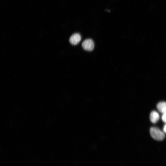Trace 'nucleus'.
<instances>
[{"mask_svg": "<svg viewBox=\"0 0 166 166\" xmlns=\"http://www.w3.org/2000/svg\"><path fill=\"white\" fill-rule=\"evenodd\" d=\"M81 40V36L80 34L78 33L73 34L70 37L69 41L72 45H76L80 42Z\"/></svg>", "mask_w": 166, "mask_h": 166, "instance_id": "3", "label": "nucleus"}, {"mask_svg": "<svg viewBox=\"0 0 166 166\" xmlns=\"http://www.w3.org/2000/svg\"><path fill=\"white\" fill-rule=\"evenodd\" d=\"M163 131L164 133L166 134V124L164 126L163 128Z\"/></svg>", "mask_w": 166, "mask_h": 166, "instance_id": "7", "label": "nucleus"}, {"mask_svg": "<svg viewBox=\"0 0 166 166\" xmlns=\"http://www.w3.org/2000/svg\"><path fill=\"white\" fill-rule=\"evenodd\" d=\"M150 132L152 138L156 140L162 141L165 138V136L164 133L157 128H151L150 130Z\"/></svg>", "mask_w": 166, "mask_h": 166, "instance_id": "1", "label": "nucleus"}, {"mask_svg": "<svg viewBox=\"0 0 166 166\" xmlns=\"http://www.w3.org/2000/svg\"><path fill=\"white\" fill-rule=\"evenodd\" d=\"M157 108L160 112L164 114L166 112V102H161L157 105Z\"/></svg>", "mask_w": 166, "mask_h": 166, "instance_id": "5", "label": "nucleus"}, {"mask_svg": "<svg viewBox=\"0 0 166 166\" xmlns=\"http://www.w3.org/2000/svg\"><path fill=\"white\" fill-rule=\"evenodd\" d=\"M82 46L85 50L92 51L93 50L95 47L94 41L91 39H87L83 42Z\"/></svg>", "mask_w": 166, "mask_h": 166, "instance_id": "2", "label": "nucleus"}, {"mask_svg": "<svg viewBox=\"0 0 166 166\" xmlns=\"http://www.w3.org/2000/svg\"><path fill=\"white\" fill-rule=\"evenodd\" d=\"M159 119V115L158 113L155 111H152L150 113V119L153 123H156Z\"/></svg>", "mask_w": 166, "mask_h": 166, "instance_id": "4", "label": "nucleus"}, {"mask_svg": "<svg viewBox=\"0 0 166 166\" xmlns=\"http://www.w3.org/2000/svg\"><path fill=\"white\" fill-rule=\"evenodd\" d=\"M162 119L164 122L166 123V112L163 114L162 116Z\"/></svg>", "mask_w": 166, "mask_h": 166, "instance_id": "6", "label": "nucleus"}]
</instances>
